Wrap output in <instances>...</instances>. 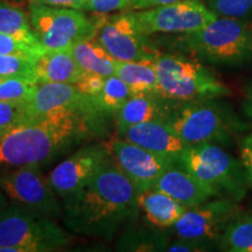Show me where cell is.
<instances>
[{
    "instance_id": "cell-1",
    "label": "cell",
    "mask_w": 252,
    "mask_h": 252,
    "mask_svg": "<svg viewBox=\"0 0 252 252\" xmlns=\"http://www.w3.org/2000/svg\"><path fill=\"white\" fill-rule=\"evenodd\" d=\"M139 191L111 158L76 194L62 201V220L74 234L112 241L137 217Z\"/></svg>"
},
{
    "instance_id": "cell-2",
    "label": "cell",
    "mask_w": 252,
    "mask_h": 252,
    "mask_svg": "<svg viewBox=\"0 0 252 252\" xmlns=\"http://www.w3.org/2000/svg\"><path fill=\"white\" fill-rule=\"evenodd\" d=\"M99 126L83 113L60 110L27 118L2 131L0 166L41 165Z\"/></svg>"
},
{
    "instance_id": "cell-3",
    "label": "cell",
    "mask_w": 252,
    "mask_h": 252,
    "mask_svg": "<svg viewBox=\"0 0 252 252\" xmlns=\"http://www.w3.org/2000/svg\"><path fill=\"white\" fill-rule=\"evenodd\" d=\"M72 237L55 219L17 202L0 214V251L54 252L71 243Z\"/></svg>"
},
{
    "instance_id": "cell-4",
    "label": "cell",
    "mask_w": 252,
    "mask_h": 252,
    "mask_svg": "<svg viewBox=\"0 0 252 252\" xmlns=\"http://www.w3.org/2000/svg\"><path fill=\"white\" fill-rule=\"evenodd\" d=\"M159 96L176 102L212 99L229 94L222 82L200 62L176 54H159L153 61Z\"/></svg>"
},
{
    "instance_id": "cell-5",
    "label": "cell",
    "mask_w": 252,
    "mask_h": 252,
    "mask_svg": "<svg viewBox=\"0 0 252 252\" xmlns=\"http://www.w3.org/2000/svg\"><path fill=\"white\" fill-rule=\"evenodd\" d=\"M181 40L198 58L216 64H242L252 58L251 32L236 18H217Z\"/></svg>"
},
{
    "instance_id": "cell-6",
    "label": "cell",
    "mask_w": 252,
    "mask_h": 252,
    "mask_svg": "<svg viewBox=\"0 0 252 252\" xmlns=\"http://www.w3.org/2000/svg\"><path fill=\"white\" fill-rule=\"evenodd\" d=\"M178 165L231 200L239 201L247 194L248 182L243 166L219 145L187 146L179 158Z\"/></svg>"
},
{
    "instance_id": "cell-7",
    "label": "cell",
    "mask_w": 252,
    "mask_h": 252,
    "mask_svg": "<svg viewBox=\"0 0 252 252\" xmlns=\"http://www.w3.org/2000/svg\"><path fill=\"white\" fill-rule=\"evenodd\" d=\"M166 123L187 146L226 143L238 127L234 118L210 99L186 102L169 112Z\"/></svg>"
},
{
    "instance_id": "cell-8",
    "label": "cell",
    "mask_w": 252,
    "mask_h": 252,
    "mask_svg": "<svg viewBox=\"0 0 252 252\" xmlns=\"http://www.w3.org/2000/svg\"><path fill=\"white\" fill-rule=\"evenodd\" d=\"M30 19L46 50L69 49L82 40L94 39L97 33L94 19L80 9L30 4Z\"/></svg>"
},
{
    "instance_id": "cell-9",
    "label": "cell",
    "mask_w": 252,
    "mask_h": 252,
    "mask_svg": "<svg viewBox=\"0 0 252 252\" xmlns=\"http://www.w3.org/2000/svg\"><path fill=\"white\" fill-rule=\"evenodd\" d=\"M94 18L97 33L94 39L117 61H154L159 53L138 26L133 13Z\"/></svg>"
},
{
    "instance_id": "cell-10",
    "label": "cell",
    "mask_w": 252,
    "mask_h": 252,
    "mask_svg": "<svg viewBox=\"0 0 252 252\" xmlns=\"http://www.w3.org/2000/svg\"><path fill=\"white\" fill-rule=\"evenodd\" d=\"M133 15L138 26L146 35L154 33H193L219 18L198 0H184L140 9Z\"/></svg>"
},
{
    "instance_id": "cell-11",
    "label": "cell",
    "mask_w": 252,
    "mask_h": 252,
    "mask_svg": "<svg viewBox=\"0 0 252 252\" xmlns=\"http://www.w3.org/2000/svg\"><path fill=\"white\" fill-rule=\"evenodd\" d=\"M0 189L9 200L34 212L52 219L62 217V202L41 173L40 165L17 167L12 173L1 175Z\"/></svg>"
},
{
    "instance_id": "cell-12",
    "label": "cell",
    "mask_w": 252,
    "mask_h": 252,
    "mask_svg": "<svg viewBox=\"0 0 252 252\" xmlns=\"http://www.w3.org/2000/svg\"><path fill=\"white\" fill-rule=\"evenodd\" d=\"M106 146L113 163L139 193L153 188L162 173L176 163L122 137L113 138Z\"/></svg>"
},
{
    "instance_id": "cell-13",
    "label": "cell",
    "mask_w": 252,
    "mask_h": 252,
    "mask_svg": "<svg viewBox=\"0 0 252 252\" xmlns=\"http://www.w3.org/2000/svg\"><path fill=\"white\" fill-rule=\"evenodd\" d=\"M109 159L108 146L88 145L53 168L47 176V181L63 201L83 188Z\"/></svg>"
},
{
    "instance_id": "cell-14",
    "label": "cell",
    "mask_w": 252,
    "mask_h": 252,
    "mask_svg": "<svg viewBox=\"0 0 252 252\" xmlns=\"http://www.w3.org/2000/svg\"><path fill=\"white\" fill-rule=\"evenodd\" d=\"M231 198L208 200L187 208L173 225L178 237L213 241L222 235L226 224L239 214V208Z\"/></svg>"
},
{
    "instance_id": "cell-15",
    "label": "cell",
    "mask_w": 252,
    "mask_h": 252,
    "mask_svg": "<svg viewBox=\"0 0 252 252\" xmlns=\"http://www.w3.org/2000/svg\"><path fill=\"white\" fill-rule=\"evenodd\" d=\"M60 110L83 113L99 125L104 112L93 97L86 96L69 83H40L33 98L27 103L28 117L48 115Z\"/></svg>"
},
{
    "instance_id": "cell-16",
    "label": "cell",
    "mask_w": 252,
    "mask_h": 252,
    "mask_svg": "<svg viewBox=\"0 0 252 252\" xmlns=\"http://www.w3.org/2000/svg\"><path fill=\"white\" fill-rule=\"evenodd\" d=\"M118 132L125 140L139 145L161 157L168 158L176 163L182 152L187 149V145L166 122L153 121L141 123L123 128Z\"/></svg>"
},
{
    "instance_id": "cell-17",
    "label": "cell",
    "mask_w": 252,
    "mask_h": 252,
    "mask_svg": "<svg viewBox=\"0 0 252 252\" xmlns=\"http://www.w3.org/2000/svg\"><path fill=\"white\" fill-rule=\"evenodd\" d=\"M153 188L169 195L186 209L220 195L219 189L197 179L178 163L166 169Z\"/></svg>"
},
{
    "instance_id": "cell-18",
    "label": "cell",
    "mask_w": 252,
    "mask_h": 252,
    "mask_svg": "<svg viewBox=\"0 0 252 252\" xmlns=\"http://www.w3.org/2000/svg\"><path fill=\"white\" fill-rule=\"evenodd\" d=\"M83 70L77 64L70 48L46 50L35 61L34 77L37 83L75 84Z\"/></svg>"
},
{
    "instance_id": "cell-19",
    "label": "cell",
    "mask_w": 252,
    "mask_h": 252,
    "mask_svg": "<svg viewBox=\"0 0 252 252\" xmlns=\"http://www.w3.org/2000/svg\"><path fill=\"white\" fill-rule=\"evenodd\" d=\"M161 99H163L162 97L158 94H131L124 105L115 113L118 131L146 122H166L171 111Z\"/></svg>"
},
{
    "instance_id": "cell-20",
    "label": "cell",
    "mask_w": 252,
    "mask_h": 252,
    "mask_svg": "<svg viewBox=\"0 0 252 252\" xmlns=\"http://www.w3.org/2000/svg\"><path fill=\"white\" fill-rule=\"evenodd\" d=\"M138 204L147 222L158 229L171 228L186 210L178 201L156 188L140 191Z\"/></svg>"
},
{
    "instance_id": "cell-21",
    "label": "cell",
    "mask_w": 252,
    "mask_h": 252,
    "mask_svg": "<svg viewBox=\"0 0 252 252\" xmlns=\"http://www.w3.org/2000/svg\"><path fill=\"white\" fill-rule=\"evenodd\" d=\"M70 50L83 71L94 72L104 77L116 75L118 61L94 37L75 43Z\"/></svg>"
},
{
    "instance_id": "cell-22",
    "label": "cell",
    "mask_w": 252,
    "mask_h": 252,
    "mask_svg": "<svg viewBox=\"0 0 252 252\" xmlns=\"http://www.w3.org/2000/svg\"><path fill=\"white\" fill-rule=\"evenodd\" d=\"M116 75L130 88L131 94L159 96V82L153 61H118Z\"/></svg>"
},
{
    "instance_id": "cell-23",
    "label": "cell",
    "mask_w": 252,
    "mask_h": 252,
    "mask_svg": "<svg viewBox=\"0 0 252 252\" xmlns=\"http://www.w3.org/2000/svg\"><path fill=\"white\" fill-rule=\"evenodd\" d=\"M166 238L156 230L128 225L116 242V250L124 252H145L167 250Z\"/></svg>"
},
{
    "instance_id": "cell-24",
    "label": "cell",
    "mask_w": 252,
    "mask_h": 252,
    "mask_svg": "<svg viewBox=\"0 0 252 252\" xmlns=\"http://www.w3.org/2000/svg\"><path fill=\"white\" fill-rule=\"evenodd\" d=\"M222 247L232 252H252V216L237 214L220 236Z\"/></svg>"
},
{
    "instance_id": "cell-25",
    "label": "cell",
    "mask_w": 252,
    "mask_h": 252,
    "mask_svg": "<svg viewBox=\"0 0 252 252\" xmlns=\"http://www.w3.org/2000/svg\"><path fill=\"white\" fill-rule=\"evenodd\" d=\"M0 33L32 42H40L32 27L31 19L24 9L0 1Z\"/></svg>"
},
{
    "instance_id": "cell-26",
    "label": "cell",
    "mask_w": 252,
    "mask_h": 252,
    "mask_svg": "<svg viewBox=\"0 0 252 252\" xmlns=\"http://www.w3.org/2000/svg\"><path fill=\"white\" fill-rule=\"evenodd\" d=\"M130 88L117 75L106 77L105 83L98 96L94 97V102L104 113H113L118 111L131 96Z\"/></svg>"
},
{
    "instance_id": "cell-27",
    "label": "cell",
    "mask_w": 252,
    "mask_h": 252,
    "mask_svg": "<svg viewBox=\"0 0 252 252\" xmlns=\"http://www.w3.org/2000/svg\"><path fill=\"white\" fill-rule=\"evenodd\" d=\"M36 81L26 77H1L0 78V100L28 103L33 98Z\"/></svg>"
},
{
    "instance_id": "cell-28",
    "label": "cell",
    "mask_w": 252,
    "mask_h": 252,
    "mask_svg": "<svg viewBox=\"0 0 252 252\" xmlns=\"http://www.w3.org/2000/svg\"><path fill=\"white\" fill-rule=\"evenodd\" d=\"M46 52L40 42H32L19 37L0 33V54L27 56L37 60Z\"/></svg>"
},
{
    "instance_id": "cell-29",
    "label": "cell",
    "mask_w": 252,
    "mask_h": 252,
    "mask_svg": "<svg viewBox=\"0 0 252 252\" xmlns=\"http://www.w3.org/2000/svg\"><path fill=\"white\" fill-rule=\"evenodd\" d=\"M36 60L20 55L0 54V78L26 77L35 81L34 64Z\"/></svg>"
},
{
    "instance_id": "cell-30",
    "label": "cell",
    "mask_w": 252,
    "mask_h": 252,
    "mask_svg": "<svg viewBox=\"0 0 252 252\" xmlns=\"http://www.w3.org/2000/svg\"><path fill=\"white\" fill-rule=\"evenodd\" d=\"M208 7L222 17L244 18L252 14V0H208Z\"/></svg>"
},
{
    "instance_id": "cell-31",
    "label": "cell",
    "mask_w": 252,
    "mask_h": 252,
    "mask_svg": "<svg viewBox=\"0 0 252 252\" xmlns=\"http://www.w3.org/2000/svg\"><path fill=\"white\" fill-rule=\"evenodd\" d=\"M27 118H30L27 103L0 100V131H4Z\"/></svg>"
},
{
    "instance_id": "cell-32",
    "label": "cell",
    "mask_w": 252,
    "mask_h": 252,
    "mask_svg": "<svg viewBox=\"0 0 252 252\" xmlns=\"http://www.w3.org/2000/svg\"><path fill=\"white\" fill-rule=\"evenodd\" d=\"M105 80L106 77L102 76V75L83 71L80 80L75 83V87L83 94L94 98V97L98 96L100 91H102Z\"/></svg>"
},
{
    "instance_id": "cell-33",
    "label": "cell",
    "mask_w": 252,
    "mask_h": 252,
    "mask_svg": "<svg viewBox=\"0 0 252 252\" xmlns=\"http://www.w3.org/2000/svg\"><path fill=\"white\" fill-rule=\"evenodd\" d=\"M132 0H87L82 11L94 12V13H110L121 11L130 6Z\"/></svg>"
},
{
    "instance_id": "cell-34",
    "label": "cell",
    "mask_w": 252,
    "mask_h": 252,
    "mask_svg": "<svg viewBox=\"0 0 252 252\" xmlns=\"http://www.w3.org/2000/svg\"><path fill=\"white\" fill-rule=\"evenodd\" d=\"M207 241H200V239H190L179 237L178 241L173 242L167 247V251L171 252H197L206 251Z\"/></svg>"
},
{
    "instance_id": "cell-35",
    "label": "cell",
    "mask_w": 252,
    "mask_h": 252,
    "mask_svg": "<svg viewBox=\"0 0 252 252\" xmlns=\"http://www.w3.org/2000/svg\"><path fill=\"white\" fill-rule=\"evenodd\" d=\"M241 163L243 166L248 185L252 187V132L242 141Z\"/></svg>"
},
{
    "instance_id": "cell-36",
    "label": "cell",
    "mask_w": 252,
    "mask_h": 252,
    "mask_svg": "<svg viewBox=\"0 0 252 252\" xmlns=\"http://www.w3.org/2000/svg\"><path fill=\"white\" fill-rule=\"evenodd\" d=\"M87 0H30L31 4H40L53 6V7H64L74 8L82 11Z\"/></svg>"
},
{
    "instance_id": "cell-37",
    "label": "cell",
    "mask_w": 252,
    "mask_h": 252,
    "mask_svg": "<svg viewBox=\"0 0 252 252\" xmlns=\"http://www.w3.org/2000/svg\"><path fill=\"white\" fill-rule=\"evenodd\" d=\"M184 1V0H132L130 4V7L132 9H146V8H152L156 6H161L167 4H173V2H179Z\"/></svg>"
},
{
    "instance_id": "cell-38",
    "label": "cell",
    "mask_w": 252,
    "mask_h": 252,
    "mask_svg": "<svg viewBox=\"0 0 252 252\" xmlns=\"http://www.w3.org/2000/svg\"><path fill=\"white\" fill-rule=\"evenodd\" d=\"M243 109L244 112L252 119V88H250L248 91L247 98H245V102L243 104Z\"/></svg>"
},
{
    "instance_id": "cell-39",
    "label": "cell",
    "mask_w": 252,
    "mask_h": 252,
    "mask_svg": "<svg viewBox=\"0 0 252 252\" xmlns=\"http://www.w3.org/2000/svg\"><path fill=\"white\" fill-rule=\"evenodd\" d=\"M8 200H9V198L7 197V195H6L4 191L0 189V214H1L2 210H4L5 208L9 204Z\"/></svg>"
},
{
    "instance_id": "cell-40",
    "label": "cell",
    "mask_w": 252,
    "mask_h": 252,
    "mask_svg": "<svg viewBox=\"0 0 252 252\" xmlns=\"http://www.w3.org/2000/svg\"><path fill=\"white\" fill-rule=\"evenodd\" d=\"M1 133H2V131H0V135H1Z\"/></svg>"
}]
</instances>
